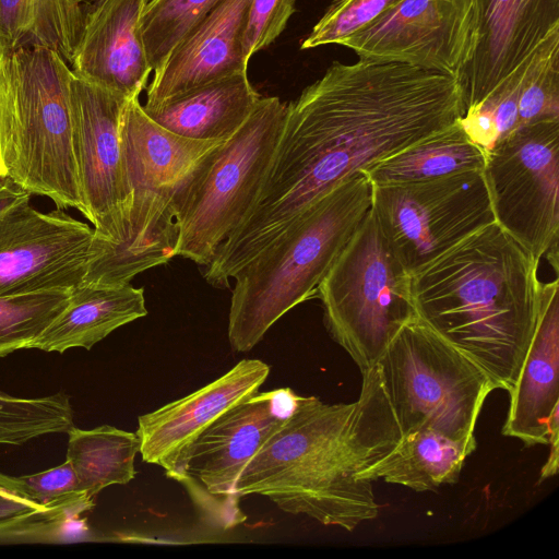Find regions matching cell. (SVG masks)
Instances as JSON below:
<instances>
[{
    "label": "cell",
    "mask_w": 559,
    "mask_h": 559,
    "mask_svg": "<svg viewBox=\"0 0 559 559\" xmlns=\"http://www.w3.org/2000/svg\"><path fill=\"white\" fill-rule=\"evenodd\" d=\"M146 314L142 287L80 284L70 290L64 310L27 348L58 353L73 347L91 349L118 328Z\"/></svg>",
    "instance_id": "23"
},
{
    "label": "cell",
    "mask_w": 559,
    "mask_h": 559,
    "mask_svg": "<svg viewBox=\"0 0 559 559\" xmlns=\"http://www.w3.org/2000/svg\"><path fill=\"white\" fill-rule=\"evenodd\" d=\"M270 373L260 359H242L187 396L138 418L140 454L171 478L198 436L229 407L259 391Z\"/></svg>",
    "instance_id": "16"
},
{
    "label": "cell",
    "mask_w": 559,
    "mask_h": 559,
    "mask_svg": "<svg viewBox=\"0 0 559 559\" xmlns=\"http://www.w3.org/2000/svg\"><path fill=\"white\" fill-rule=\"evenodd\" d=\"M401 0H333L301 43V49L338 45Z\"/></svg>",
    "instance_id": "33"
},
{
    "label": "cell",
    "mask_w": 559,
    "mask_h": 559,
    "mask_svg": "<svg viewBox=\"0 0 559 559\" xmlns=\"http://www.w3.org/2000/svg\"><path fill=\"white\" fill-rule=\"evenodd\" d=\"M548 444L550 445V453L549 457L546 461L545 465L540 469V477L539 483L556 475L558 472V444H559V437L551 439Z\"/></svg>",
    "instance_id": "37"
},
{
    "label": "cell",
    "mask_w": 559,
    "mask_h": 559,
    "mask_svg": "<svg viewBox=\"0 0 559 559\" xmlns=\"http://www.w3.org/2000/svg\"><path fill=\"white\" fill-rule=\"evenodd\" d=\"M70 396L58 392L38 399H19L0 392V444L22 445L50 433L74 428Z\"/></svg>",
    "instance_id": "28"
},
{
    "label": "cell",
    "mask_w": 559,
    "mask_h": 559,
    "mask_svg": "<svg viewBox=\"0 0 559 559\" xmlns=\"http://www.w3.org/2000/svg\"><path fill=\"white\" fill-rule=\"evenodd\" d=\"M150 0H93L71 61L72 73L130 99L139 97L152 67L141 31Z\"/></svg>",
    "instance_id": "17"
},
{
    "label": "cell",
    "mask_w": 559,
    "mask_h": 559,
    "mask_svg": "<svg viewBox=\"0 0 559 559\" xmlns=\"http://www.w3.org/2000/svg\"><path fill=\"white\" fill-rule=\"evenodd\" d=\"M376 365L402 435L428 429L455 440L475 437L484 403L498 389L418 317L399 330Z\"/></svg>",
    "instance_id": "7"
},
{
    "label": "cell",
    "mask_w": 559,
    "mask_h": 559,
    "mask_svg": "<svg viewBox=\"0 0 559 559\" xmlns=\"http://www.w3.org/2000/svg\"><path fill=\"white\" fill-rule=\"evenodd\" d=\"M495 222L536 259L558 265L559 119L523 126L499 141L483 169Z\"/></svg>",
    "instance_id": "9"
},
{
    "label": "cell",
    "mask_w": 559,
    "mask_h": 559,
    "mask_svg": "<svg viewBox=\"0 0 559 559\" xmlns=\"http://www.w3.org/2000/svg\"><path fill=\"white\" fill-rule=\"evenodd\" d=\"M464 114L454 75L399 62L334 61L287 105L262 183L223 242L224 254L247 264L336 185Z\"/></svg>",
    "instance_id": "1"
},
{
    "label": "cell",
    "mask_w": 559,
    "mask_h": 559,
    "mask_svg": "<svg viewBox=\"0 0 559 559\" xmlns=\"http://www.w3.org/2000/svg\"><path fill=\"white\" fill-rule=\"evenodd\" d=\"M71 68L46 47L0 41V178L84 216L72 148Z\"/></svg>",
    "instance_id": "5"
},
{
    "label": "cell",
    "mask_w": 559,
    "mask_h": 559,
    "mask_svg": "<svg viewBox=\"0 0 559 559\" xmlns=\"http://www.w3.org/2000/svg\"><path fill=\"white\" fill-rule=\"evenodd\" d=\"M31 193L19 183L8 177L0 178V217L12 206L25 199H31Z\"/></svg>",
    "instance_id": "36"
},
{
    "label": "cell",
    "mask_w": 559,
    "mask_h": 559,
    "mask_svg": "<svg viewBox=\"0 0 559 559\" xmlns=\"http://www.w3.org/2000/svg\"><path fill=\"white\" fill-rule=\"evenodd\" d=\"M225 141L178 135L153 121L139 97L130 98L121 118L124 180L129 186L181 192Z\"/></svg>",
    "instance_id": "21"
},
{
    "label": "cell",
    "mask_w": 559,
    "mask_h": 559,
    "mask_svg": "<svg viewBox=\"0 0 559 559\" xmlns=\"http://www.w3.org/2000/svg\"><path fill=\"white\" fill-rule=\"evenodd\" d=\"M538 265L490 223L412 274L417 317L509 392L537 320Z\"/></svg>",
    "instance_id": "3"
},
{
    "label": "cell",
    "mask_w": 559,
    "mask_h": 559,
    "mask_svg": "<svg viewBox=\"0 0 559 559\" xmlns=\"http://www.w3.org/2000/svg\"><path fill=\"white\" fill-rule=\"evenodd\" d=\"M115 241L94 236L96 257L90 262L82 284L123 286L140 273L176 257L178 240L176 198L166 192L138 188Z\"/></svg>",
    "instance_id": "20"
},
{
    "label": "cell",
    "mask_w": 559,
    "mask_h": 559,
    "mask_svg": "<svg viewBox=\"0 0 559 559\" xmlns=\"http://www.w3.org/2000/svg\"><path fill=\"white\" fill-rule=\"evenodd\" d=\"M72 148L84 217L95 236L115 241L132 197L124 180L121 118L128 98L82 80L71 79Z\"/></svg>",
    "instance_id": "14"
},
{
    "label": "cell",
    "mask_w": 559,
    "mask_h": 559,
    "mask_svg": "<svg viewBox=\"0 0 559 559\" xmlns=\"http://www.w3.org/2000/svg\"><path fill=\"white\" fill-rule=\"evenodd\" d=\"M94 236L61 209L15 204L0 217V297L79 286L96 255Z\"/></svg>",
    "instance_id": "13"
},
{
    "label": "cell",
    "mask_w": 559,
    "mask_h": 559,
    "mask_svg": "<svg viewBox=\"0 0 559 559\" xmlns=\"http://www.w3.org/2000/svg\"><path fill=\"white\" fill-rule=\"evenodd\" d=\"M68 435L67 461L86 498L94 500L104 488L134 478V459L140 453L135 432L103 425L87 430L74 427Z\"/></svg>",
    "instance_id": "27"
},
{
    "label": "cell",
    "mask_w": 559,
    "mask_h": 559,
    "mask_svg": "<svg viewBox=\"0 0 559 559\" xmlns=\"http://www.w3.org/2000/svg\"><path fill=\"white\" fill-rule=\"evenodd\" d=\"M475 437L450 439L421 429L402 435L396 447L357 475L362 481L383 479L415 491H429L455 484L464 462L476 449Z\"/></svg>",
    "instance_id": "24"
},
{
    "label": "cell",
    "mask_w": 559,
    "mask_h": 559,
    "mask_svg": "<svg viewBox=\"0 0 559 559\" xmlns=\"http://www.w3.org/2000/svg\"><path fill=\"white\" fill-rule=\"evenodd\" d=\"M20 490L39 506L78 516L94 507V500L79 491L69 461L47 471L16 477Z\"/></svg>",
    "instance_id": "34"
},
{
    "label": "cell",
    "mask_w": 559,
    "mask_h": 559,
    "mask_svg": "<svg viewBox=\"0 0 559 559\" xmlns=\"http://www.w3.org/2000/svg\"><path fill=\"white\" fill-rule=\"evenodd\" d=\"M475 40V0H401L338 45L358 59L399 62L461 79Z\"/></svg>",
    "instance_id": "12"
},
{
    "label": "cell",
    "mask_w": 559,
    "mask_h": 559,
    "mask_svg": "<svg viewBox=\"0 0 559 559\" xmlns=\"http://www.w3.org/2000/svg\"><path fill=\"white\" fill-rule=\"evenodd\" d=\"M299 396L289 388L258 391L221 414L190 444L171 478L213 525L229 528L243 520L234 491L237 478Z\"/></svg>",
    "instance_id": "11"
},
{
    "label": "cell",
    "mask_w": 559,
    "mask_h": 559,
    "mask_svg": "<svg viewBox=\"0 0 559 559\" xmlns=\"http://www.w3.org/2000/svg\"><path fill=\"white\" fill-rule=\"evenodd\" d=\"M222 0H150L141 31L152 70L158 69L175 46Z\"/></svg>",
    "instance_id": "30"
},
{
    "label": "cell",
    "mask_w": 559,
    "mask_h": 559,
    "mask_svg": "<svg viewBox=\"0 0 559 559\" xmlns=\"http://www.w3.org/2000/svg\"><path fill=\"white\" fill-rule=\"evenodd\" d=\"M371 209L411 274L495 222L483 170L372 186Z\"/></svg>",
    "instance_id": "10"
},
{
    "label": "cell",
    "mask_w": 559,
    "mask_h": 559,
    "mask_svg": "<svg viewBox=\"0 0 559 559\" xmlns=\"http://www.w3.org/2000/svg\"><path fill=\"white\" fill-rule=\"evenodd\" d=\"M93 0H0V40L11 50L46 47L71 63Z\"/></svg>",
    "instance_id": "26"
},
{
    "label": "cell",
    "mask_w": 559,
    "mask_h": 559,
    "mask_svg": "<svg viewBox=\"0 0 559 559\" xmlns=\"http://www.w3.org/2000/svg\"><path fill=\"white\" fill-rule=\"evenodd\" d=\"M518 119L519 128L559 119V32L540 45L524 72Z\"/></svg>",
    "instance_id": "31"
},
{
    "label": "cell",
    "mask_w": 559,
    "mask_h": 559,
    "mask_svg": "<svg viewBox=\"0 0 559 559\" xmlns=\"http://www.w3.org/2000/svg\"><path fill=\"white\" fill-rule=\"evenodd\" d=\"M371 205L372 183L365 171H357L236 273L227 330L234 352H250L284 314L316 297Z\"/></svg>",
    "instance_id": "4"
},
{
    "label": "cell",
    "mask_w": 559,
    "mask_h": 559,
    "mask_svg": "<svg viewBox=\"0 0 559 559\" xmlns=\"http://www.w3.org/2000/svg\"><path fill=\"white\" fill-rule=\"evenodd\" d=\"M323 322L361 372L378 362L399 330L417 317L412 274L370 209L319 284Z\"/></svg>",
    "instance_id": "6"
},
{
    "label": "cell",
    "mask_w": 559,
    "mask_h": 559,
    "mask_svg": "<svg viewBox=\"0 0 559 559\" xmlns=\"http://www.w3.org/2000/svg\"><path fill=\"white\" fill-rule=\"evenodd\" d=\"M476 40L461 75L465 114L526 67L559 32V0H475Z\"/></svg>",
    "instance_id": "15"
},
{
    "label": "cell",
    "mask_w": 559,
    "mask_h": 559,
    "mask_svg": "<svg viewBox=\"0 0 559 559\" xmlns=\"http://www.w3.org/2000/svg\"><path fill=\"white\" fill-rule=\"evenodd\" d=\"M287 105L261 97L239 130L204 160L176 202V257L206 266L250 209L272 158Z\"/></svg>",
    "instance_id": "8"
},
{
    "label": "cell",
    "mask_w": 559,
    "mask_h": 559,
    "mask_svg": "<svg viewBox=\"0 0 559 559\" xmlns=\"http://www.w3.org/2000/svg\"><path fill=\"white\" fill-rule=\"evenodd\" d=\"M361 374L355 402L300 395L241 471L235 495H261L287 513L349 532L376 519L372 483L357 475L390 453L402 433L378 366Z\"/></svg>",
    "instance_id": "2"
},
{
    "label": "cell",
    "mask_w": 559,
    "mask_h": 559,
    "mask_svg": "<svg viewBox=\"0 0 559 559\" xmlns=\"http://www.w3.org/2000/svg\"><path fill=\"white\" fill-rule=\"evenodd\" d=\"M252 0H222L175 46L154 72L145 108L247 72L242 39Z\"/></svg>",
    "instance_id": "18"
},
{
    "label": "cell",
    "mask_w": 559,
    "mask_h": 559,
    "mask_svg": "<svg viewBox=\"0 0 559 559\" xmlns=\"http://www.w3.org/2000/svg\"><path fill=\"white\" fill-rule=\"evenodd\" d=\"M70 290H47L0 297V357L35 341L64 310Z\"/></svg>",
    "instance_id": "29"
},
{
    "label": "cell",
    "mask_w": 559,
    "mask_h": 559,
    "mask_svg": "<svg viewBox=\"0 0 559 559\" xmlns=\"http://www.w3.org/2000/svg\"><path fill=\"white\" fill-rule=\"evenodd\" d=\"M487 153L465 132L461 120L371 166L365 173L372 186L438 179L480 171Z\"/></svg>",
    "instance_id": "25"
},
{
    "label": "cell",
    "mask_w": 559,
    "mask_h": 559,
    "mask_svg": "<svg viewBox=\"0 0 559 559\" xmlns=\"http://www.w3.org/2000/svg\"><path fill=\"white\" fill-rule=\"evenodd\" d=\"M559 284H543L537 320L516 380L502 433L526 445L559 433Z\"/></svg>",
    "instance_id": "19"
},
{
    "label": "cell",
    "mask_w": 559,
    "mask_h": 559,
    "mask_svg": "<svg viewBox=\"0 0 559 559\" xmlns=\"http://www.w3.org/2000/svg\"><path fill=\"white\" fill-rule=\"evenodd\" d=\"M296 0H252L243 33L245 58L270 46L285 29Z\"/></svg>",
    "instance_id": "35"
},
{
    "label": "cell",
    "mask_w": 559,
    "mask_h": 559,
    "mask_svg": "<svg viewBox=\"0 0 559 559\" xmlns=\"http://www.w3.org/2000/svg\"><path fill=\"white\" fill-rule=\"evenodd\" d=\"M73 516L44 508L16 490L13 477L0 473V537L24 538L51 534Z\"/></svg>",
    "instance_id": "32"
},
{
    "label": "cell",
    "mask_w": 559,
    "mask_h": 559,
    "mask_svg": "<svg viewBox=\"0 0 559 559\" xmlns=\"http://www.w3.org/2000/svg\"><path fill=\"white\" fill-rule=\"evenodd\" d=\"M260 98L247 72H242L143 109L153 121L178 135L228 140L250 117Z\"/></svg>",
    "instance_id": "22"
}]
</instances>
